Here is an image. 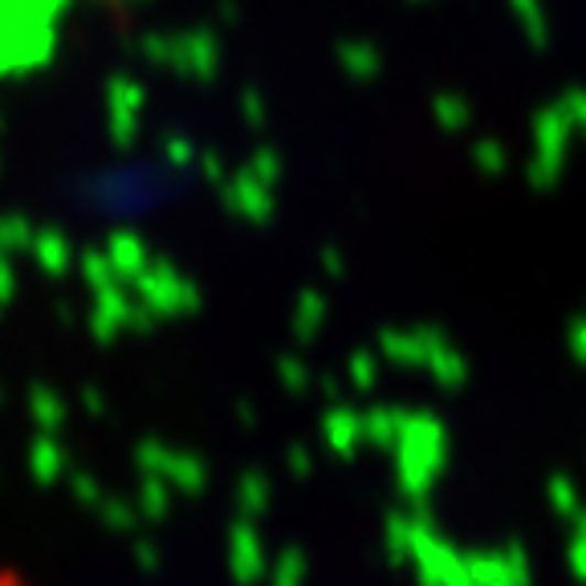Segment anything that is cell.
Returning a JSON list of instances; mask_svg holds the SVG:
<instances>
[{
	"label": "cell",
	"mask_w": 586,
	"mask_h": 586,
	"mask_svg": "<svg viewBox=\"0 0 586 586\" xmlns=\"http://www.w3.org/2000/svg\"><path fill=\"white\" fill-rule=\"evenodd\" d=\"M415 571H420V586H468L465 562L456 558L453 550L440 542L436 533L412 530V550Z\"/></svg>",
	"instance_id": "obj_1"
},
{
	"label": "cell",
	"mask_w": 586,
	"mask_h": 586,
	"mask_svg": "<svg viewBox=\"0 0 586 586\" xmlns=\"http://www.w3.org/2000/svg\"><path fill=\"white\" fill-rule=\"evenodd\" d=\"M468 586H530V562L525 550L509 554H473L465 562Z\"/></svg>",
	"instance_id": "obj_2"
},
{
	"label": "cell",
	"mask_w": 586,
	"mask_h": 586,
	"mask_svg": "<svg viewBox=\"0 0 586 586\" xmlns=\"http://www.w3.org/2000/svg\"><path fill=\"white\" fill-rule=\"evenodd\" d=\"M571 566H574V574H578V583H586V542L583 538H578L571 550Z\"/></svg>",
	"instance_id": "obj_6"
},
{
	"label": "cell",
	"mask_w": 586,
	"mask_h": 586,
	"mask_svg": "<svg viewBox=\"0 0 586 586\" xmlns=\"http://www.w3.org/2000/svg\"><path fill=\"white\" fill-rule=\"evenodd\" d=\"M0 586H25V583H21V578H17V574L0 571Z\"/></svg>",
	"instance_id": "obj_7"
},
{
	"label": "cell",
	"mask_w": 586,
	"mask_h": 586,
	"mask_svg": "<svg viewBox=\"0 0 586 586\" xmlns=\"http://www.w3.org/2000/svg\"><path fill=\"white\" fill-rule=\"evenodd\" d=\"M306 583V562H302V554H285V558L278 562V571H273V586H302Z\"/></svg>",
	"instance_id": "obj_4"
},
{
	"label": "cell",
	"mask_w": 586,
	"mask_h": 586,
	"mask_svg": "<svg viewBox=\"0 0 586 586\" xmlns=\"http://www.w3.org/2000/svg\"><path fill=\"white\" fill-rule=\"evenodd\" d=\"M228 571L240 586H257L261 574H265V554H261V538H257L249 525H237L232 530V542H228Z\"/></svg>",
	"instance_id": "obj_3"
},
{
	"label": "cell",
	"mask_w": 586,
	"mask_h": 586,
	"mask_svg": "<svg viewBox=\"0 0 586 586\" xmlns=\"http://www.w3.org/2000/svg\"><path fill=\"white\" fill-rule=\"evenodd\" d=\"M387 542H391V558H408V550H412V525H403L400 518L391 521V530H387Z\"/></svg>",
	"instance_id": "obj_5"
}]
</instances>
